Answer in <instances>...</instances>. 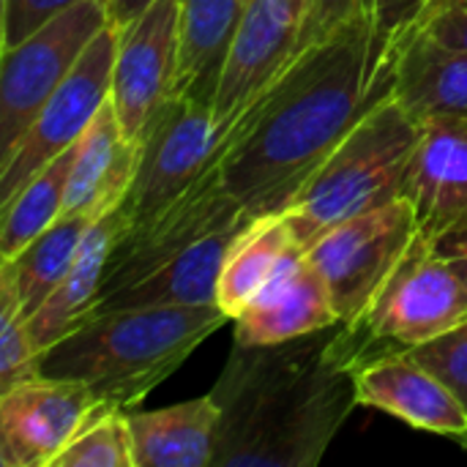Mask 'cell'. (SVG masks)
Listing matches in <instances>:
<instances>
[{
	"label": "cell",
	"instance_id": "obj_28",
	"mask_svg": "<svg viewBox=\"0 0 467 467\" xmlns=\"http://www.w3.org/2000/svg\"><path fill=\"white\" fill-rule=\"evenodd\" d=\"M79 0H3V49L63 14Z\"/></svg>",
	"mask_w": 467,
	"mask_h": 467
},
{
	"label": "cell",
	"instance_id": "obj_1",
	"mask_svg": "<svg viewBox=\"0 0 467 467\" xmlns=\"http://www.w3.org/2000/svg\"><path fill=\"white\" fill-rule=\"evenodd\" d=\"M416 19L372 16L361 0H312L298 55L227 123L222 183L252 216L282 211L323 159L394 96Z\"/></svg>",
	"mask_w": 467,
	"mask_h": 467
},
{
	"label": "cell",
	"instance_id": "obj_4",
	"mask_svg": "<svg viewBox=\"0 0 467 467\" xmlns=\"http://www.w3.org/2000/svg\"><path fill=\"white\" fill-rule=\"evenodd\" d=\"M227 320L216 304L112 309L47 348L38 375L88 386L104 413H129Z\"/></svg>",
	"mask_w": 467,
	"mask_h": 467
},
{
	"label": "cell",
	"instance_id": "obj_25",
	"mask_svg": "<svg viewBox=\"0 0 467 467\" xmlns=\"http://www.w3.org/2000/svg\"><path fill=\"white\" fill-rule=\"evenodd\" d=\"M52 467H134L129 413L109 410L93 416Z\"/></svg>",
	"mask_w": 467,
	"mask_h": 467
},
{
	"label": "cell",
	"instance_id": "obj_23",
	"mask_svg": "<svg viewBox=\"0 0 467 467\" xmlns=\"http://www.w3.org/2000/svg\"><path fill=\"white\" fill-rule=\"evenodd\" d=\"M96 222L99 219L88 213H63L14 260L0 263V274L14 285L25 317H33L38 306L49 298V293L63 282L82 246V238Z\"/></svg>",
	"mask_w": 467,
	"mask_h": 467
},
{
	"label": "cell",
	"instance_id": "obj_11",
	"mask_svg": "<svg viewBox=\"0 0 467 467\" xmlns=\"http://www.w3.org/2000/svg\"><path fill=\"white\" fill-rule=\"evenodd\" d=\"M181 41V0H153L118 27L109 101L131 142H142L156 112L172 99Z\"/></svg>",
	"mask_w": 467,
	"mask_h": 467
},
{
	"label": "cell",
	"instance_id": "obj_8",
	"mask_svg": "<svg viewBox=\"0 0 467 467\" xmlns=\"http://www.w3.org/2000/svg\"><path fill=\"white\" fill-rule=\"evenodd\" d=\"M230 131L213 104L172 96L150 120L140 142L134 183L120 202L126 227L142 224L186 194L202 175L213 172L227 150Z\"/></svg>",
	"mask_w": 467,
	"mask_h": 467
},
{
	"label": "cell",
	"instance_id": "obj_20",
	"mask_svg": "<svg viewBox=\"0 0 467 467\" xmlns=\"http://www.w3.org/2000/svg\"><path fill=\"white\" fill-rule=\"evenodd\" d=\"M301 254H306V249L285 211L254 216L224 257L216 306L235 320L241 309Z\"/></svg>",
	"mask_w": 467,
	"mask_h": 467
},
{
	"label": "cell",
	"instance_id": "obj_21",
	"mask_svg": "<svg viewBox=\"0 0 467 467\" xmlns=\"http://www.w3.org/2000/svg\"><path fill=\"white\" fill-rule=\"evenodd\" d=\"M249 0H181V41L172 96L213 104L219 77Z\"/></svg>",
	"mask_w": 467,
	"mask_h": 467
},
{
	"label": "cell",
	"instance_id": "obj_13",
	"mask_svg": "<svg viewBox=\"0 0 467 467\" xmlns=\"http://www.w3.org/2000/svg\"><path fill=\"white\" fill-rule=\"evenodd\" d=\"M309 11L312 0H249L213 96V112L224 129L298 55Z\"/></svg>",
	"mask_w": 467,
	"mask_h": 467
},
{
	"label": "cell",
	"instance_id": "obj_12",
	"mask_svg": "<svg viewBox=\"0 0 467 467\" xmlns=\"http://www.w3.org/2000/svg\"><path fill=\"white\" fill-rule=\"evenodd\" d=\"M104 413L88 386L36 375L0 391V462L52 467L57 454Z\"/></svg>",
	"mask_w": 467,
	"mask_h": 467
},
{
	"label": "cell",
	"instance_id": "obj_29",
	"mask_svg": "<svg viewBox=\"0 0 467 467\" xmlns=\"http://www.w3.org/2000/svg\"><path fill=\"white\" fill-rule=\"evenodd\" d=\"M419 30L443 47L467 52V3L424 5L419 14Z\"/></svg>",
	"mask_w": 467,
	"mask_h": 467
},
{
	"label": "cell",
	"instance_id": "obj_26",
	"mask_svg": "<svg viewBox=\"0 0 467 467\" xmlns=\"http://www.w3.org/2000/svg\"><path fill=\"white\" fill-rule=\"evenodd\" d=\"M38 375V350L19 309L14 285L0 274V391Z\"/></svg>",
	"mask_w": 467,
	"mask_h": 467
},
{
	"label": "cell",
	"instance_id": "obj_3",
	"mask_svg": "<svg viewBox=\"0 0 467 467\" xmlns=\"http://www.w3.org/2000/svg\"><path fill=\"white\" fill-rule=\"evenodd\" d=\"M252 219L219 167L202 175L161 213L120 233L90 317L129 306L216 304L224 257Z\"/></svg>",
	"mask_w": 467,
	"mask_h": 467
},
{
	"label": "cell",
	"instance_id": "obj_17",
	"mask_svg": "<svg viewBox=\"0 0 467 467\" xmlns=\"http://www.w3.org/2000/svg\"><path fill=\"white\" fill-rule=\"evenodd\" d=\"M140 145L126 137L112 101L107 99L77 140L63 213H88L101 219L115 211L134 183Z\"/></svg>",
	"mask_w": 467,
	"mask_h": 467
},
{
	"label": "cell",
	"instance_id": "obj_22",
	"mask_svg": "<svg viewBox=\"0 0 467 467\" xmlns=\"http://www.w3.org/2000/svg\"><path fill=\"white\" fill-rule=\"evenodd\" d=\"M394 96L419 118H467V52L443 47L419 27L408 38Z\"/></svg>",
	"mask_w": 467,
	"mask_h": 467
},
{
	"label": "cell",
	"instance_id": "obj_19",
	"mask_svg": "<svg viewBox=\"0 0 467 467\" xmlns=\"http://www.w3.org/2000/svg\"><path fill=\"white\" fill-rule=\"evenodd\" d=\"M219 421L213 394L161 410H129L134 467H213Z\"/></svg>",
	"mask_w": 467,
	"mask_h": 467
},
{
	"label": "cell",
	"instance_id": "obj_30",
	"mask_svg": "<svg viewBox=\"0 0 467 467\" xmlns=\"http://www.w3.org/2000/svg\"><path fill=\"white\" fill-rule=\"evenodd\" d=\"M435 252L454 268V274L467 285V224L454 227L432 241Z\"/></svg>",
	"mask_w": 467,
	"mask_h": 467
},
{
	"label": "cell",
	"instance_id": "obj_10",
	"mask_svg": "<svg viewBox=\"0 0 467 467\" xmlns=\"http://www.w3.org/2000/svg\"><path fill=\"white\" fill-rule=\"evenodd\" d=\"M118 27L109 22L82 52L71 74L38 109L14 153L0 164V205L8 202L41 167L77 145L112 90Z\"/></svg>",
	"mask_w": 467,
	"mask_h": 467
},
{
	"label": "cell",
	"instance_id": "obj_18",
	"mask_svg": "<svg viewBox=\"0 0 467 467\" xmlns=\"http://www.w3.org/2000/svg\"><path fill=\"white\" fill-rule=\"evenodd\" d=\"M123 230H126V216L123 208L118 205L88 230L63 282L49 293V298L38 306V312L27 317V331L38 356L55 342H60L63 337H68L74 328H79L85 320H90L107 260Z\"/></svg>",
	"mask_w": 467,
	"mask_h": 467
},
{
	"label": "cell",
	"instance_id": "obj_15",
	"mask_svg": "<svg viewBox=\"0 0 467 467\" xmlns=\"http://www.w3.org/2000/svg\"><path fill=\"white\" fill-rule=\"evenodd\" d=\"M419 235L435 241L467 224V118L421 120L408 194Z\"/></svg>",
	"mask_w": 467,
	"mask_h": 467
},
{
	"label": "cell",
	"instance_id": "obj_27",
	"mask_svg": "<svg viewBox=\"0 0 467 467\" xmlns=\"http://www.w3.org/2000/svg\"><path fill=\"white\" fill-rule=\"evenodd\" d=\"M410 353L421 358L432 372H438L467 408V320L438 339L413 348Z\"/></svg>",
	"mask_w": 467,
	"mask_h": 467
},
{
	"label": "cell",
	"instance_id": "obj_5",
	"mask_svg": "<svg viewBox=\"0 0 467 467\" xmlns=\"http://www.w3.org/2000/svg\"><path fill=\"white\" fill-rule=\"evenodd\" d=\"M421 120L397 96L378 104L282 208L304 249L328 227L408 194Z\"/></svg>",
	"mask_w": 467,
	"mask_h": 467
},
{
	"label": "cell",
	"instance_id": "obj_31",
	"mask_svg": "<svg viewBox=\"0 0 467 467\" xmlns=\"http://www.w3.org/2000/svg\"><path fill=\"white\" fill-rule=\"evenodd\" d=\"M372 16L380 19H416L427 0H361Z\"/></svg>",
	"mask_w": 467,
	"mask_h": 467
},
{
	"label": "cell",
	"instance_id": "obj_2",
	"mask_svg": "<svg viewBox=\"0 0 467 467\" xmlns=\"http://www.w3.org/2000/svg\"><path fill=\"white\" fill-rule=\"evenodd\" d=\"M213 467H315L356 410V361L342 326L290 342L233 345L213 386Z\"/></svg>",
	"mask_w": 467,
	"mask_h": 467
},
{
	"label": "cell",
	"instance_id": "obj_33",
	"mask_svg": "<svg viewBox=\"0 0 467 467\" xmlns=\"http://www.w3.org/2000/svg\"><path fill=\"white\" fill-rule=\"evenodd\" d=\"M457 441L462 443V449H465V451H467V432H465V435H462V438H457Z\"/></svg>",
	"mask_w": 467,
	"mask_h": 467
},
{
	"label": "cell",
	"instance_id": "obj_9",
	"mask_svg": "<svg viewBox=\"0 0 467 467\" xmlns=\"http://www.w3.org/2000/svg\"><path fill=\"white\" fill-rule=\"evenodd\" d=\"M109 25L107 0H79L19 44L0 63V164L14 153L38 109L71 74L90 41Z\"/></svg>",
	"mask_w": 467,
	"mask_h": 467
},
{
	"label": "cell",
	"instance_id": "obj_14",
	"mask_svg": "<svg viewBox=\"0 0 467 467\" xmlns=\"http://www.w3.org/2000/svg\"><path fill=\"white\" fill-rule=\"evenodd\" d=\"M358 402L378 408L413 430L462 438L467 432L465 402L410 350H394L356 367Z\"/></svg>",
	"mask_w": 467,
	"mask_h": 467
},
{
	"label": "cell",
	"instance_id": "obj_16",
	"mask_svg": "<svg viewBox=\"0 0 467 467\" xmlns=\"http://www.w3.org/2000/svg\"><path fill=\"white\" fill-rule=\"evenodd\" d=\"M238 345L290 342L339 323L331 293L306 254L276 274L233 320Z\"/></svg>",
	"mask_w": 467,
	"mask_h": 467
},
{
	"label": "cell",
	"instance_id": "obj_24",
	"mask_svg": "<svg viewBox=\"0 0 467 467\" xmlns=\"http://www.w3.org/2000/svg\"><path fill=\"white\" fill-rule=\"evenodd\" d=\"M74 150H63L47 167H41L8 202H3L0 219V263L14 260L33 238L52 227L66 208V192L74 164Z\"/></svg>",
	"mask_w": 467,
	"mask_h": 467
},
{
	"label": "cell",
	"instance_id": "obj_7",
	"mask_svg": "<svg viewBox=\"0 0 467 467\" xmlns=\"http://www.w3.org/2000/svg\"><path fill=\"white\" fill-rule=\"evenodd\" d=\"M416 235L413 205L400 197L328 227L309 244L306 257L320 271L342 326L364 320Z\"/></svg>",
	"mask_w": 467,
	"mask_h": 467
},
{
	"label": "cell",
	"instance_id": "obj_32",
	"mask_svg": "<svg viewBox=\"0 0 467 467\" xmlns=\"http://www.w3.org/2000/svg\"><path fill=\"white\" fill-rule=\"evenodd\" d=\"M443 3H467V0H427L424 5H443Z\"/></svg>",
	"mask_w": 467,
	"mask_h": 467
},
{
	"label": "cell",
	"instance_id": "obj_6",
	"mask_svg": "<svg viewBox=\"0 0 467 467\" xmlns=\"http://www.w3.org/2000/svg\"><path fill=\"white\" fill-rule=\"evenodd\" d=\"M467 320V285L416 235L375 304L356 326H342L356 367L383 353L413 350Z\"/></svg>",
	"mask_w": 467,
	"mask_h": 467
}]
</instances>
